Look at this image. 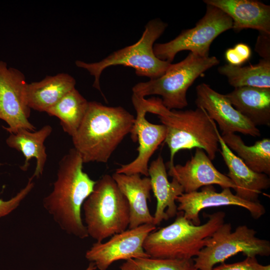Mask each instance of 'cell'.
Here are the masks:
<instances>
[{"label":"cell","instance_id":"obj_16","mask_svg":"<svg viewBox=\"0 0 270 270\" xmlns=\"http://www.w3.org/2000/svg\"><path fill=\"white\" fill-rule=\"evenodd\" d=\"M216 134L221 148L220 153L228 170L226 176L236 186L235 194L247 201L258 202V196L262 191L270 186L268 175L250 169L228 148L218 130Z\"/></svg>","mask_w":270,"mask_h":270},{"label":"cell","instance_id":"obj_9","mask_svg":"<svg viewBox=\"0 0 270 270\" xmlns=\"http://www.w3.org/2000/svg\"><path fill=\"white\" fill-rule=\"evenodd\" d=\"M232 18L220 9L206 4L204 16L190 29L183 30L172 40L154 46L157 58L171 63L176 54L182 50L201 57L209 56L211 44L222 33L232 28Z\"/></svg>","mask_w":270,"mask_h":270},{"label":"cell","instance_id":"obj_2","mask_svg":"<svg viewBox=\"0 0 270 270\" xmlns=\"http://www.w3.org/2000/svg\"><path fill=\"white\" fill-rule=\"evenodd\" d=\"M135 110L158 116L166 129L164 142L170 150V164H174L175 154L182 150L202 149L211 160L218 150V128L202 108L195 110H176L164 106L161 98L146 99L132 95Z\"/></svg>","mask_w":270,"mask_h":270},{"label":"cell","instance_id":"obj_31","mask_svg":"<svg viewBox=\"0 0 270 270\" xmlns=\"http://www.w3.org/2000/svg\"><path fill=\"white\" fill-rule=\"evenodd\" d=\"M96 268L94 264L90 262L88 266L84 270H96Z\"/></svg>","mask_w":270,"mask_h":270},{"label":"cell","instance_id":"obj_25","mask_svg":"<svg viewBox=\"0 0 270 270\" xmlns=\"http://www.w3.org/2000/svg\"><path fill=\"white\" fill-rule=\"evenodd\" d=\"M218 72L226 76L234 88H270V60L262 58L256 64L244 66L226 64L219 66Z\"/></svg>","mask_w":270,"mask_h":270},{"label":"cell","instance_id":"obj_22","mask_svg":"<svg viewBox=\"0 0 270 270\" xmlns=\"http://www.w3.org/2000/svg\"><path fill=\"white\" fill-rule=\"evenodd\" d=\"M52 128L50 125L44 126L38 131L32 132L20 128L14 134H11L6 140V143L10 148L21 152L25 160L20 168L26 171L29 162L34 158L36 160V165L32 178H40L43 174L47 159V154L44 142L50 134Z\"/></svg>","mask_w":270,"mask_h":270},{"label":"cell","instance_id":"obj_19","mask_svg":"<svg viewBox=\"0 0 270 270\" xmlns=\"http://www.w3.org/2000/svg\"><path fill=\"white\" fill-rule=\"evenodd\" d=\"M148 176L152 190L156 200V206L154 216V224L159 225L176 216L178 210L176 198L184 193L181 185L174 178L170 182L163 158L160 155L148 166Z\"/></svg>","mask_w":270,"mask_h":270},{"label":"cell","instance_id":"obj_7","mask_svg":"<svg viewBox=\"0 0 270 270\" xmlns=\"http://www.w3.org/2000/svg\"><path fill=\"white\" fill-rule=\"evenodd\" d=\"M219 63L216 56L201 57L190 52L181 62L171 64L160 77L136 84L132 88V94L144 98L160 95L168 109H182L188 104L186 92L194 80Z\"/></svg>","mask_w":270,"mask_h":270},{"label":"cell","instance_id":"obj_21","mask_svg":"<svg viewBox=\"0 0 270 270\" xmlns=\"http://www.w3.org/2000/svg\"><path fill=\"white\" fill-rule=\"evenodd\" d=\"M76 84L75 79L65 73L46 76L40 81L28 84V104L30 109L46 112L66 94L75 88Z\"/></svg>","mask_w":270,"mask_h":270},{"label":"cell","instance_id":"obj_4","mask_svg":"<svg viewBox=\"0 0 270 270\" xmlns=\"http://www.w3.org/2000/svg\"><path fill=\"white\" fill-rule=\"evenodd\" d=\"M206 216L207 222L196 226L178 211L172 223L148 234L143 244L145 252L158 258L190 260L197 256L206 240L224 222L226 214L219 211Z\"/></svg>","mask_w":270,"mask_h":270},{"label":"cell","instance_id":"obj_17","mask_svg":"<svg viewBox=\"0 0 270 270\" xmlns=\"http://www.w3.org/2000/svg\"><path fill=\"white\" fill-rule=\"evenodd\" d=\"M204 2L220 9L233 22L236 32L252 28L270 34V6L254 0H204Z\"/></svg>","mask_w":270,"mask_h":270},{"label":"cell","instance_id":"obj_18","mask_svg":"<svg viewBox=\"0 0 270 270\" xmlns=\"http://www.w3.org/2000/svg\"><path fill=\"white\" fill-rule=\"evenodd\" d=\"M112 176L128 202L130 214L128 228L144 224H154V218L148 205L152 190L150 178H142L138 174L128 175L116 172Z\"/></svg>","mask_w":270,"mask_h":270},{"label":"cell","instance_id":"obj_1","mask_svg":"<svg viewBox=\"0 0 270 270\" xmlns=\"http://www.w3.org/2000/svg\"><path fill=\"white\" fill-rule=\"evenodd\" d=\"M78 152L70 149L60 160L51 192L43 206L60 228L80 239L88 236L82 218V208L93 190L96 181L83 170Z\"/></svg>","mask_w":270,"mask_h":270},{"label":"cell","instance_id":"obj_27","mask_svg":"<svg viewBox=\"0 0 270 270\" xmlns=\"http://www.w3.org/2000/svg\"><path fill=\"white\" fill-rule=\"evenodd\" d=\"M33 178H29L26 186L16 196L8 200L0 198V218L8 216L15 210L30 192L34 186Z\"/></svg>","mask_w":270,"mask_h":270},{"label":"cell","instance_id":"obj_30","mask_svg":"<svg viewBox=\"0 0 270 270\" xmlns=\"http://www.w3.org/2000/svg\"><path fill=\"white\" fill-rule=\"evenodd\" d=\"M255 51L262 58L270 60V34L260 32L256 44Z\"/></svg>","mask_w":270,"mask_h":270},{"label":"cell","instance_id":"obj_12","mask_svg":"<svg viewBox=\"0 0 270 270\" xmlns=\"http://www.w3.org/2000/svg\"><path fill=\"white\" fill-rule=\"evenodd\" d=\"M176 202L178 203V212H182L184 216L196 226L200 224L199 214L206 208L238 206L247 210L254 219L260 218L266 212L264 206L260 202L244 200L232 193L230 188L217 192L212 185L203 186L200 192L184 193L176 198Z\"/></svg>","mask_w":270,"mask_h":270},{"label":"cell","instance_id":"obj_5","mask_svg":"<svg viewBox=\"0 0 270 270\" xmlns=\"http://www.w3.org/2000/svg\"><path fill=\"white\" fill-rule=\"evenodd\" d=\"M82 208L88 235L96 242H102L128 228V202L112 176L104 174L96 181Z\"/></svg>","mask_w":270,"mask_h":270},{"label":"cell","instance_id":"obj_13","mask_svg":"<svg viewBox=\"0 0 270 270\" xmlns=\"http://www.w3.org/2000/svg\"><path fill=\"white\" fill-rule=\"evenodd\" d=\"M195 104L203 108L208 116L216 122L222 132L221 136L238 132L252 136H260V130L232 105L225 94L202 83L196 88Z\"/></svg>","mask_w":270,"mask_h":270},{"label":"cell","instance_id":"obj_23","mask_svg":"<svg viewBox=\"0 0 270 270\" xmlns=\"http://www.w3.org/2000/svg\"><path fill=\"white\" fill-rule=\"evenodd\" d=\"M230 150L252 170L258 173L270 174V140L264 138L250 146L246 145L241 137L234 133L221 136Z\"/></svg>","mask_w":270,"mask_h":270},{"label":"cell","instance_id":"obj_28","mask_svg":"<svg viewBox=\"0 0 270 270\" xmlns=\"http://www.w3.org/2000/svg\"><path fill=\"white\" fill-rule=\"evenodd\" d=\"M251 55L250 47L244 43L238 44L225 52V58L228 64L234 66H241L250 59Z\"/></svg>","mask_w":270,"mask_h":270},{"label":"cell","instance_id":"obj_3","mask_svg":"<svg viewBox=\"0 0 270 270\" xmlns=\"http://www.w3.org/2000/svg\"><path fill=\"white\" fill-rule=\"evenodd\" d=\"M134 122V116L122 106L89 102L85 116L72 137L74 148L84 163H106Z\"/></svg>","mask_w":270,"mask_h":270},{"label":"cell","instance_id":"obj_33","mask_svg":"<svg viewBox=\"0 0 270 270\" xmlns=\"http://www.w3.org/2000/svg\"></svg>","mask_w":270,"mask_h":270},{"label":"cell","instance_id":"obj_15","mask_svg":"<svg viewBox=\"0 0 270 270\" xmlns=\"http://www.w3.org/2000/svg\"><path fill=\"white\" fill-rule=\"evenodd\" d=\"M136 116L130 132L132 140L138 141V154L136 158L126 164L121 165L116 172L128 175L138 174L148 177V164L150 158L166 137V129L162 124H154L146 118V113L136 110Z\"/></svg>","mask_w":270,"mask_h":270},{"label":"cell","instance_id":"obj_8","mask_svg":"<svg viewBox=\"0 0 270 270\" xmlns=\"http://www.w3.org/2000/svg\"><path fill=\"white\" fill-rule=\"evenodd\" d=\"M256 234L246 225L232 232L231 224L224 222L206 240L205 246L193 259L196 269L212 270L215 264L240 252L246 256H269L270 241L257 238Z\"/></svg>","mask_w":270,"mask_h":270},{"label":"cell","instance_id":"obj_14","mask_svg":"<svg viewBox=\"0 0 270 270\" xmlns=\"http://www.w3.org/2000/svg\"><path fill=\"white\" fill-rule=\"evenodd\" d=\"M168 174L182 187L184 193H189L204 186L218 184L223 188L235 189L236 186L226 176L214 166L206 152L196 148L194 156L184 165L168 164Z\"/></svg>","mask_w":270,"mask_h":270},{"label":"cell","instance_id":"obj_24","mask_svg":"<svg viewBox=\"0 0 270 270\" xmlns=\"http://www.w3.org/2000/svg\"><path fill=\"white\" fill-rule=\"evenodd\" d=\"M88 102L74 88L66 94L46 113L58 118L64 131L72 137L85 116Z\"/></svg>","mask_w":270,"mask_h":270},{"label":"cell","instance_id":"obj_20","mask_svg":"<svg viewBox=\"0 0 270 270\" xmlns=\"http://www.w3.org/2000/svg\"><path fill=\"white\" fill-rule=\"evenodd\" d=\"M225 96L234 108L255 126H270V88L238 87Z\"/></svg>","mask_w":270,"mask_h":270},{"label":"cell","instance_id":"obj_29","mask_svg":"<svg viewBox=\"0 0 270 270\" xmlns=\"http://www.w3.org/2000/svg\"><path fill=\"white\" fill-rule=\"evenodd\" d=\"M263 267L258 263L256 256H246L241 262L229 264L221 263L212 270H262Z\"/></svg>","mask_w":270,"mask_h":270},{"label":"cell","instance_id":"obj_10","mask_svg":"<svg viewBox=\"0 0 270 270\" xmlns=\"http://www.w3.org/2000/svg\"><path fill=\"white\" fill-rule=\"evenodd\" d=\"M27 84L20 71L8 68L6 62L0 60V119L7 123L8 126L3 128L10 134L20 128L36 130L28 120L30 108L26 98Z\"/></svg>","mask_w":270,"mask_h":270},{"label":"cell","instance_id":"obj_6","mask_svg":"<svg viewBox=\"0 0 270 270\" xmlns=\"http://www.w3.org/2000/svg\"><path fill=\"white\" fill-rule=\"evenodd\" d=\"M168 24L159 18L152 20L145 26L140 39L132 45L114 52L102 60L91 63L76 62V66L94 76L93 86L100 91V79L104 70L122 65L135 70L138 76L154 79L163 75L172 63L162 60L154 52V43L163 34Z\"/></svg>","mask_w":270,"mask_h":270},{"label":"cell","instance_id":"obj_11","mask_svg":"<svg viewBox=\"0 0 270 270\" xmlns=\"http://www.w3.org/2000/svg\"><path fill=\"white\" fill-rule=\"evenodd\" d=\"M156 228L154 224H144L114 234L105 242L94 243L85 257L98 270H107L118 260L148 258L143 244L148 234Z\"/></svg>","mask_w":270,"mask_h":270},{"label":"cell","instance_id":"obj_26","mask_svg":"<svg viewBox=\"0 0 270 270\" xmlns=\"http://www.w3.org/2000/svg\"><path fill=\"white\" fill-rule=\"evenodd\" d=\"M120 270H196L193 259L174 260L144 258L125 261Z\"/></svg>","mask_w":270,"mask_h":270},{"label":"cell","instance_id":"obj_32","mask_svg":"<svg viewBox=\"0 0 270 270\" xmlns=\"http://www.w3.org/2000/svg\"><path fill=\"white\" fill-rule=\"evenodd\" d=\"M262 270H270V265L264 266Z\"/></svg>","mask_w":270,"mask_h":270}]
</instances>
